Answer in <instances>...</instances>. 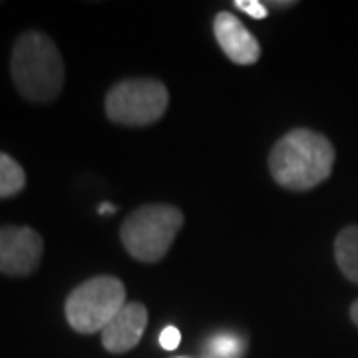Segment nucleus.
Wrapping results in <instances>:
<instances>
[{"instance_id": "obj_15", "label": "nucleus", "mask_w": 358, "mask_h": 358, "mask_svg": "<svg viewBox=\"0 0 358 358\" xmlns=\"http://www.w3.org/2000/svg\"><path fill=\"white\" fill-rule=\"evenodd\" d=\"M114 211H115L114 205H110V203L100 205V213H102V215H106V213H114Z\"/></svg>"}, {"instance_id": "obj_7", "label": "nucleus", "mask_w": 358, "mask_h": 358, "mask_svg": "<svg viewBox=\"0 0 358 358\" xmlns=\"http://www.w3.org/2000/svg\"><path fill=\"white\" fill-rule=\"evenodd\" d=\"M213 32L221 50L231 62L251 66L261 58V46L257 38L245 28V24L231 13H219L213 20Z\"/></svg>"}, {"instance_id": "obj_9", "label": "nucleus", "mask_w": 358, "mask_h": 358, "mask_svg": "<svg viewBox=\"0 0 358 358\" xmlns=\"http://www.w3.org/2000/svg\"><path fill=\"white\" fill-rule=\"evenodd\" d=\"M334 259L346 279L358 282V227L350 225L338 233L334 241Z\"/></svg>"}, {"instance_id": "obj_4", "label": "nucleus", "mask_w": 358, "mask_h": 358, "mask_svg": "<svg viewBox=\"0 0 358 358\" xmlns=\"http://www.w3.org/2000/svg\"><path fill=\"white\" fill-rule=\"evenodd\" d=\"M126 305V287L117 277L102 275L78 285L64 305L68 324L82 334L102 333Z\"/></svg>"}, {"instance_id": "obj_5", "label": "nucleus", "mask_w": 358, "mask_h": 358, "mask_svg": "<svg viewBox=\"0 0 358 358\" xmlns=\"http://www.w3.org/2000/svg\"><path fill=\"white\" fill-rule=\"evenodd\" d=\"M169 94L154 78H131L117 82L106 96V114L122 126H148L166 114Z\"/></svg>"}, {"instance_id": "obj_11", "label": "nucleus", "mask_w": 358, "mask_h": 358, "mask_svg": "<svg viewBox=\"0 0 358 358\" xmlns=\"http://www.w3.org/2000/svg\"><path fill=\"white\" fill-rule=\"evenodd\" d=\"M245 350L247 343L243 336L235 333H217L207 341L203 355L211 358H243Z\"/></svg>"}, {"instance_id": "obj_8", "label": "nucleus", "mask_w": 358, "mask_h": 358, "mask_svg": "<svg viewBox=\"0 0 358 358\" xmlns=\"http://www.w3.org/2000/svg\"><path fill=\"white\" fill-rule=\"evenodd\" d=\"M148 327V308L141 303H126L102 331V345L108 352L122 355L136 348Z\"/></svg>"}, {"instance_id": "obj_16", "label": "nucleus", "mask_w": 358, "mask_h": 358, "mask_svg": "<svg viewBox=\"0 0 358 358\" xmlns=\"http://www.w3.org/2000/svg\"><path fill=\"white\" fill-rule=\"evenodd\" d=\"M199 358H211V357H207V355H201V357H199Z\"/></svg>"}, {"instance_id": "obj_3", "label": "nucleus", "mask_w": 358, "mask_h": 358, "mask_svg": "<svg viewBox=\"0 0 358 358\" xmlns=\"http://www.w3.org/2000/svg\"><path fill=\"white\" fill-rule=\"evenodd\" d=\"M183 213L166 203L141 205L122 223L120 237L129 255L141 263H157L173 245Z\"/></svg>"}, {"instance_id": "obj_12", "label": "nucleus", "mask_w": 358, "mask_h": 358, "mask_svg": "<svg viewBox=\"0 0 358 358\" xmlns=\"http://www.w3.org/2000/svg\"><path fill=\"white\" fill-rule=\"evenodd\" d=\"M235 8H239V10H243L249 16H253V18H267V6L263 4V2H257V0H237L235 2Z\"/></svg>"}, {"instance_id": "obj_1", "label": "nucleus", "mask_w": 358, "mask_h": 358, "mask_svg": "<svg viewBox=\"0 0 358 358\" xmlns=\"http://www.w3.org/2000/svg\"><path fill=\"white\" fill-rule=\"evenodd\" d=\"M333 166V143L313 129L289 131L268 154V169L273 179L293 192L317 187L331 176Z\"/></svg>"}, {"instance_id": "obj_14", "label": "nucleus", "mask_w": 358, "mask_h": 358, "mask_svg": "<svg viewBox=\"0 0 358 358\" xmlns=\"http://www.w3.org/2000/svg\"><path fill=\"white\" fill-rule=\"evenodd\" d=\"M350 319L355 320V324L358 327V301L352 303V307H350Z\"/></svg>"}, {"instance_id": "obj_2", "label": "nucleus", "mask_w": 358, "mask_h": 358, "mask_svg": "<svg viewBox=\"0 0 358 358\" xmlns=\"http://www.w3.org/2000/svg\"><path fill=\"white\" fill-rule=\"evenodd\" d=\"M10 74L26 100L50 102L64 86V60L54 40L30 30L14 44Z\"/></svg>"}, {"instance_id": "obj_6", "label": "nucleus", "mask_w": 358, "mask_h": 358, "mask_svg": "<svg viewBox=\"0 0 358 358\" xmlns=\"http://www.w3.org/2000/svg\"><path fill=\"white\" fill-rule=\"evenodd\" d=\"M44 241L30 227H0V273L8 277L32 275L40 265Z\"/></svg>"}, {"instance_id": "obj_10", "label": "nucleus", "mask_w": 358, "mask_h": 358, "mask_svg": "<svg viewBox=\"0 0 358 358\" xmlns=\"http://www.w3.org/2000/svg\"><path fill=\"white\" fill-rule=\"evenodd\" d=\"M26 185V173L22 166L8 154L0 152V199L13 197Z\"/></svg>"}, {"instance_id": "obj_13", "label": "nucleus", "mask_w": 358, "mask_h": 358, "mask_svg": "<svg viewBox=\"0 0 358 358\" xmlns=\"http://www.w3.org/2000/svg\"><path fill=\"white\" fill-rule=\"evenodd\" d=\"M179 343H181V333L178 331V327H166L159 334V345L166 350H176Z\"/></svg>"}]
</instances>
